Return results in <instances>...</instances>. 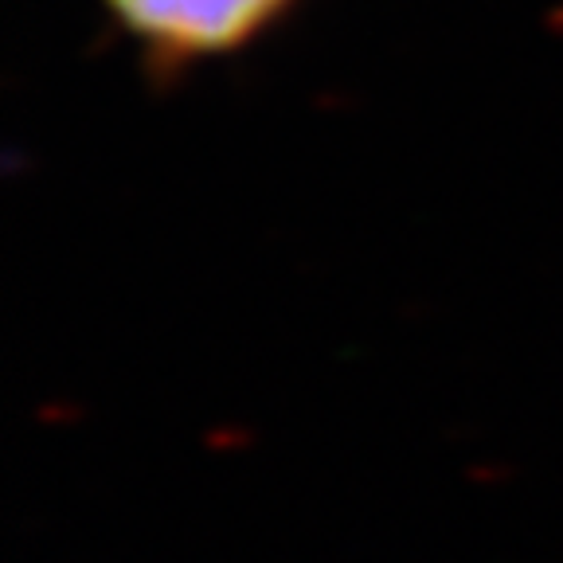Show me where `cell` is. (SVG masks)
Returning a JSON list of instances; mask_svg holds the SVG:
<instances>
[{"mask_svg":"<svg viewBox=\"0 0 563 563\" xmlns=\"http://www.w3.org/2000/svg\"><path fill=\"white\" fill-rule=\"evenodd\" d=\"M157 75H180L255 47L298 0H98Z\"/></svg>","mask_w":563,"mask_h":563,"instance_id":"1","label":"cell"}]
</instances>
